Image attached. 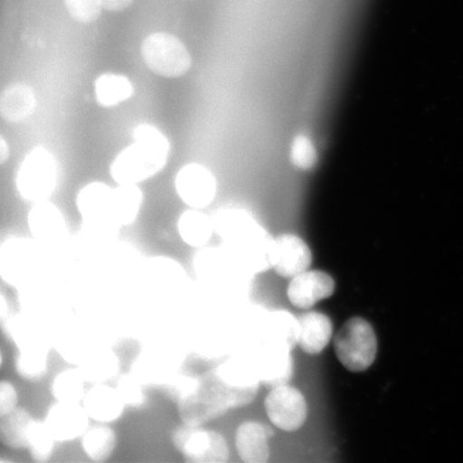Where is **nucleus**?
Returning <instances> with one entry per match:
<instances>
[{"label":"nucleus","instance_id":"nucleus-1","mask_svg":"<svg viewBox=\"0 0 463 463\" xmlns=\"http://www.w3.org/2000/svg\"><path fill=\"white\" fill-rule=\"evenodd\" d=\"M224 247L253 274L273 269L274 239L246 211L227 208L213 219Z\"/></svg>","mask_w":463,"mask_h":463},{"label":"nucleus","instance_id":"nucleus-2","mask_svg":"<svg viewBox=\"0 0 463 463\" xmlns=\"http://www.w3.org/2000/svg\"><path fill=\"white\" fill-rule=\"evenodd\" d=\"M133 141L111 165L118 184H138L158 174L166 165L170 142L157 127L141 124L133 130Z\"/></svg>","mask_w":463,"mask_h":463},{"label":"nucleus","instance_id":"nucleus-3","mask_svg":"<svg viewBox=\"0 0 463 463\" xmlns=\"http://www.w3.org/2000/svg\"><path fill=\"white\" fill-rule=\"evenodd\" d=\"M218 399L229 410L244 407L256 398L260 383L253 364L237 354L205 373Z\"/></svg>","mask_w":463,"mask_h":463},{"label":"nucleus","instance_id":"nucleus-4","mask_svg":"<svg viewBox=\"0 0 463 463\" xmlns=\"http://www.w3.org/2000/svg\"><path fill=\"white\" fill-rule=\"evenodd\" d=\"M194 266L201 279L224 297H241L250 288L252 271L224 246L203 249L196 254Z\"/></svg>","mask_w":463,"mask_h":463},{"label":"nucleus","instance_id":"nucleus-5","mask_svg":"<svg viewBox=\"0 0 463 463\" xmlns=\"http://www.w3.org/2000/svg\"><path fill=\"white\" fill-rule=\"evenodd\" d=\"M335 356L350 373H364L372 367L378 354V339L366 318L353 317L335 335Z\"/></svg>","mask_w":463,"mask_h":463},{"label":"nucleus","instance_id":"nucleus-6","mask_svg":"<svg viewBox=\"0 0 463 463\" xmlns=\"http://www.w3.org/2000/svg\"><path fill=\"white\" fill-rule=\"evenodd\" d=\"M43 265V248L33 237L13 236L0 244V280L15 288L34 280Z\"/></svg>","mask_w":463,"mask_h":463},{"label":"nucleus","instance_id":"nucleus-7","mask_svg":"<svg viewBox=\"0 0 463 463\" xmlns=\"http://www.w3.org/2000/svg\"><path fill=\"white\" fill-rule=\"evenodd\" d=\"M57 162L49 149L39 146L22 160L15 176L21 198L31 203L48 201L57 184Z\"/></svg>","mask_w":463,"mask_h":463},{"label":"nucleus","instance_id":"nucleus-8","mask_svg":"<svg viewBox=\"0 0 463 463\" xmlns=\"http://www.w3.org/2000/svg\"><path fill=\"white\" fill-rule=\"evenodd\" d=\"M144 62L150 71L167 79L181 78L193 66L187 46L169 33H154L141 46Z\"/></svg>","mask_w":463,"mask_h":463},{"label":"nucleus","instance_id":"nucleus-9","mask_svg":"<svg viewBox=\"0 0 463 463\" xmlns=\"http://www.w3.org/2000/svg\"><path fill=\"white\" fill-rule=\"evenodd\" d=\"M172 443L189 463H223L229 459V448L222 434L203 430L202 426L184 424L172 433Z\"/></svg>","mask_w":463,"mask_h":463},{"label":"nucleus","instance_id":"nucleus-10","mask_svg":"<svg viewBox=\"0 0 463 463\" xmlns=\"http://www.w3.org/2000/svg\"><path fill=\"white\" fill-rule=\"evenodd\" d=\"M113 188L108 184H87L79 191L77 207L85 229L95 236H111L119 228L112 217Z\"/></svg>","mask_w":463,"mask_h":463},{"label":"nucleus","instance_id":"nucleus-11","mask_svg":"<svg viewBox=\"0 0 463 463\" xmlns=\"http://www.w3.org/2000/svg\"><path fill=\"white\" fill-rule=\"evenodd\" d=\"M176 401L179 418L188 425L202 426L228 411L220 402L205 375L190 379Z\"/></svg>","mask_w":463,"mask_h":463},{"label":"nucleus","instance_id":"nucleus-12","mask_svg":"<svg viewBox=\"0 0 463 463\" xmlns=\"http://www.w3.org/2000/svg\"><path fill=\"white\" fill-rule=\"evenodd\" d=\"M292 351L278 346L268 341L260 343L252 350L240 353L253 364L260 376V383L269 389L287 385L294 373Z\"/></svg>","mask_w":463,"mask_h":463},{"label":"nucleus","instance_id":"nucleus-13","mask_svg":"<svg viewBox=\"0 0 463 463\" xmlns=\"http://www.w3.org/2000/svg\"><path fill=\"white\" fill-rule=\"evenodd\" d=\"M265 409L271 422L288 432L300 430L308 416V405L303 392L288 384L270 391L265 399Z\"/></svg>","mask_w":463,"mask_h":463},{"label":"nucleus","instance_id":"nucleus-14","mask_svg":"<svg viewBox=\"0 0 463 463\" xmlns=\"http://www.w3.org/2000/svg\"><path fill=\"white\" fill-rule=\"evenodd\" d=\"M27 222L33 239L43 249L61 247L68 240L66 218L50 200L34 203L28 213Z\"/></svg>","mask_w":463,"mask_h":463},{"label":"nucleus","instance_id":"nucleus-15","mask_svg":"<svg viewBox=\"0 0 463 463\" xmlns=\"http://www.w3.org/2000/svg\"><path fill=\"white\" fill-rule=\"evenodd\" d=\"M90 419L82 403L55 402L46 411L43 421L57 443H69L82 438Z\"/></svg>","mask_w":463,"mask_h":463},{"label":"nucleus","instance_id":"nucleus-16","mask_svg":"<svg viewBox=\"0 0 463 463\" xmlns=\"http://www.w3.org/2000/svg\"><path fill=\"white\" fill-rule=\"evenodd\" d=\"M177 194L187 205L203 208L211 204L216 194V179L204 165L191 164L178 172Z\"/></svg>","mask_w":463,"mask_h":463},{"label":"nucleus","instance_id":"nucleus-17","mask_svg":"<svg viewBox=\"0 0 463 463\" xmlns=\"http://www.w3.org/2000/svg\"><path fill=\"white\" fill-rule=\"evenodd\" d=\"M334 278L323 270H306L295 276L287 289L289 302L297 308L310 309L335 293Z\"/></svg>","mask_w":463,"mask_h":463},{"label":"nucleus","instance_id":"nucleus-18","mask_svg":"<svg viewBox=\"0 0 463 463\" xmlns=\"http://www.w3.org/2000/svg\"><path fill=\"white\" fill-rule=\"evenodd\" d=\"M312 252L299 236L282 234L274 239L273 269L283 278H294L308 270Z\"/></svg>","mask_w":463,"mask_h":463},{"label":"nucleus","instance_id":"nucleus-19","mask_svg":"<svg viewBox=\"0 0 463 463\" xmlns=\"http://www.w3.org/2000/svg\"><path fill=\"white\" fill-rule=\"evenodd\" d=\"M82 404L91 420L109 425L123 419L127 409L118 389L111 383L91 384Z\"/></svg>","mask_w":463,"mask_h":463},{"label":"nucleus","instance_id":"nucleus-20","mask_svg":"<svg viewBox=\"0 0 463 463\" xmlns=\"http://www.w3.org/2000/svg\"><path fill=\"white\" fill-rule=\"evenodd\" d=\"M36 91L31 85L16 82L0 92V116L8 123H22L36 112Z\"/></svg>","mask_w":463,"mask_h":463},{"label":"nucleus","instance_id":"nucleus-21","mask_svg":"<svg viewBox=\"0 0 463 463\" xmlns=\"http://www.w3.org/2000/svg\"><path fill=\"white\" fill-rule=\"evenodd\" d=\"M298 345L306 354H320L333 337L331 317L322 312L310 311L298 317Z\"/></svg>","mask_w":463,"mask_h":463},{"label":"nucleus","instance_id":"nucleus-22","mask_svg":"<svg viewBox=\"0 0 463 463\" xmlns=\"http://www.w3.org/2000/svg\"><path fill=\"white\" fill-rule=\"evenodd\" d=\"M268 430L256 421H246L237 430L235 445L246 463H266L269 459Z\"/></svg>","mask_w":463,"mask_h":463},{"label":"nucleus","instance_id":"nucleus-23","mask_svg":"<svg viewBox=\"0 0 463 463\" xmlns=\"http://www.w3.org/2000/svg\"><path fill=\"white\" fill-rule=\"evenodd\" d=\"M78 368L90 385L111 383L120 374V361L112 350L97 349L87 352Z\"/></svg>","mask_w":463,"mask_h":463},{"label":"nucleus","instance_id":"nucleus-24","mask_svg":"<svg viewBox=\"0 0 463 463\" xmlns=\"http://www.w3.org/2000/svg\"><path fill=\"white\" fill-rule=\"evenodd\" d=\"M80 439L84 455L96 463L111 459L118 443V434L112 425L101 424V422L90 424Z\"/></svg>","mask_w":463,"mask_h":463},{"label":"nucleus","instance_id":"nucleus-25","mask_svg":"<svg viewBox=\"0 0 463 463\" xmlns=\"http://www.w3.org/2000/svg\"><path fill=\"white\" fill-rule=\"evenodd\" d=\"M144 202L137 184H118L113 188L112 217L119 229L129 227L140 215Z\"/></svg>","mask_w":463,"mask_h":463},{"label":"nucleus","instance_id":"nucleus-26","mask_svg":"<svg viewBox=\"0 0 463 463\" xmlns=\"http://www.w3.org/2000/svg\"><path fill=\"white\" fill-rule=\"evenodd\" d=\"M34 420L36 419L20 405L11 412L0 416V444L13 450L26 449Z\"/></svg>","mask_w":463,"mask_h":463},{"label":"nucleus","instance_id":"nucleus-27","mask_svg":"<svg viewBox=\"0 0 463 463\" xmlns=\"http://www.w3.org/2000/svg\"><path fill=\"white\" fill-rule=\"evenodd\" d=\"M298 318L278 310L266 317L263 340L292 351L298 345Z\"/></svg>","mask_w":463,"mask_h":463},{"label":"nucleus","instance_id":"nucleus-28","mask_svg":"<svg viewBox=\"0 0 463 463\" xmlns=\"http://www.w3.org/2000/svg\"><path fill=\"white\" fill-rule=\"evenodd\" d=\"M135 92L131 80L123 74L103 73L95 82V96L103 108H113L130 99Z\"/></svg>","mask_w":463,"mask_h":463},{"label":"nucleus","instance_id":"nucleus-29","mask_svg":"<svg viewBox=\"0 0 463 463\" xmlns=\"http://www.w3.org/2000/svg\"><path fill=\"white\" fill-rule=\"evenodd\" d=\"M89 387L79 368H67L52 379L50 392L55 402L82 403Z\"/></svg>","mask_w":463,"mask_h":463},{"label":"nucleus","instance_id":"nucleus-30","mask_svg":"<svg viewBox=\"0 0 463 463\" xmlns=\"http://www.w3.org/2000/svg\"><path fill=\"white\" fill-rule=\"evenodd\" d=\"M5 334L16 345L17 349L27 347H48L42 329L34 318L25 315H11L3 323Z\"/></svg>","mask_w":463,"mask_h":463},{"label":"nucleus","instance_id":"nucleus-31","mask_svg":"<svg viewBox=\"0 0 463 463\" xmlns=\"http://www.w3.org/2000/svg\"><path fill=\"white\" fill-rule=\"evenodd\" d=\"M147 275L155 287L167 291H179L186 283V273L176 260L153 257L147 262Z\"/></svg>","mask_w":463,"mask_h":463},{"label":"nucleus","instance_id":"nucleus-32","mask_svg":"<svg viewBox=\"0 0 463 463\" xmlns=\"http://www.w3.org/2000/svg\"><path fill=\"white\" fill-rule=\"evenodd\" d=\"M14 367V373L22 380L32 382V383L43 380L49 370L48 347L17 349Z\"/></svg>","mask_w":463,"mask_h":463},{"label":"nucleus","instance_id":"nucleus-33","mask_svg":"<svg viewBox=\"0 0 463 463\" xmlns=\"http://www.w3.org/2000/svg\"><path fill=\"white\" fill-rule=\"evenodd\" d=\"M213 223L210 217L198 211V208L186 211L178 220V232L186 244L200 248L205 246L210 241Z\"/></svg>","mask_w":463,"mask_h":463},{"label":"nucleus","instance_id":"nucleus-34","mask_svg":"<svg viewBox=\"0 0 463 463\" xmlns=\"http://www.w3.org/2000/svg\"><path fill=\"white\" fill-rule=\"evenodd\" d=\"M56 443L43 420H34L26 447L32 460L36 463L49 462L53 458Z\"/></svg>","mask_w":463,"mask_h":463},{"label":"nucleus","instance_id":"nucleus-35","mask_svg":"<svg viewBox=\"0 0 463 463\" xmlns=\"http://www.w3.org/2000/svg\"><path fill=\"white\" fill-rule=\"evenodd\" d=\"M115 387L127 409L141 410L146 407L148 402L146 384L135 373H120L115 380Z\"/></svg>","mask_w":463,"mask_h":463},{"label":"nucleus","instance_id":"nucleus-36","mask_svg":"<svg viewBox=\"0 0 463 463\" xmlns=\"http://www.w3.org/2000/svg\"><path fill=\"white\" fill-rule=\"evenodd\" d=\"M291 161L295 166L304 171L311 170L317 165V149L309 137H295L291 146Z\"/></svg>","mask_w":463,"mask_h":463},{"label":"nucleus","instance_id":"nucleus-37","mask_svg":"<svg viewBox=\"0 0 463 463\" xmlns=\"http://www.w3.org/2000/svg\"><path fill=\"white\" fill-rule=\"evenodd\" d=\"M63 2L73 19L84 24L95 22L103 10L100 0H63Z\"/></svg>","mask_w":463,"mask_h":463},{"label":"nucleus","instance_id":"nucleus-38","mask_svg":"<svg viewBox=\"0 0 463 463\" xmlns=\"http://www.w3.org/2000/svg\"><path fill=\"white\" fill-rule=\"evenodd\" d=\"M20 405V392L14 382L0 380V416L7 414Z\"/></svg>","mask_w":463,"mask_h":463},{"label":"nucleus","instance_id":"nucleus-39","mask_svg":"<svg viewBox=\"0 0 463 463\" xmlns=\"http://www.w3.org/2000/svg\"><path fill=\"white\" fill-rule=\"evenodd\" d=\"M135 0H100L101 7L109 13H120L128 9Z\"/></svg>","mask_w":463,"mask_h":463},{"label":"nucleus","instance_id":"nucleus-40","mask_svg":"<svg viewBox=\"0 0 463 463\" xmlns=\"http://www.w3.org/2000/svg\"><path fill=\"white\" fill-rule=\"evenodd\" d=\"M11 314V306L8 295L0 288V324H3Z\"/></svg>","mask_w":463,"mask_h":463},{"label":"nucleus","instance_id":"nucleus-41","mask_svg":"<svg viewBox=\"0 0 463 463\" xmlns=\"http://www.w3.org/2000/svg\"><path fill=\"white\" fill-rule=\"evenodd\" d=\"M10 158V146L5 138L0 136V165Z\"/></svg>","mask_w":463,"mask_h":463},{"label":"nucleus","instance_id":"nucleus-42","mask_svg":"<svg viewBox=\"0 0 463 463\" xmlns=\"http://www.w3.org/2000/svg\"><path fill=\"white\" fill-rule=\"evenodd\" d=\"M4 364V355L2 350H0V369H2Z\"/></svg>","mask_w":463,"mask_h":463},{"label":"nucleus","instance_id":"nucleus-43","mask_svg":"<svg viewBox=\"0 0 463 463\" xmlns=\"http://www.w3.org/2000/svg\"><path fill=\"white\" fill-rule=\"evenodd\" d=\"M8 461H10V460L2 458V457H0V463H2V462H8Z\"/></svg>","mask_w":463,"mask_h":463}]
</instances>
